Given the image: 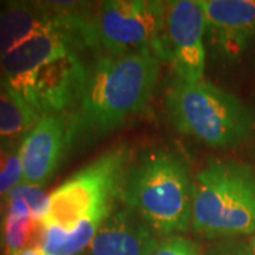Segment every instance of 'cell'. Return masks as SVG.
I'll use <instances>...</instances> for the list:
<instances>
[{"mask_svg": "<svg viewBox=\"0 0 255 255\" xmlns=\"http://www.w3.org/2000/svg\"><path fill=\"white\" fill-rule=\"evenodd\" d=\"M88 78V67L78 48H68L34 71L13 81H0L43 118L63 114L81 100Z\"/></svg>", "mask_w": 255, "mask_h": 255, "instance_id": "obj_7", "label": "cell"}, {"mask_svg": "<svg viewBox=\"0 0 255 255\" xmlns=\"http://www.w3.org/2000/svg\"><path fill=\"white\" fill-rule=\"evenodd\" d=\"M18 255H41L40 254V251L37 250L36 247H28L26 250H23L21 253Z\"/></svg>", "mask_w": 255, "mask_h": 255, "instance_id": "obj_20", "label": "cell"}, {"mask_svg": "<svg viewBox=\"0 0 255 255\" xmlns=\"http://www.w3.org/2000/svg\"><path fill=\"white\" fill-rule=\"evenodd\" d=\"M159 60L150 51L101 54L91 68L80 100V128L114 130L143 110L155 91Z\"/></svg>", "mask_w": 255, "mask_h": 255, "instance_id": "obj_1", "label": "cell"}, {"mask_svg": "<svg viewBox=\"0 0 255 255\" xmlns=\"http://www.w3.org/2000/svg\"><path fill=\"white\" fill-rule=\"evenodd\" d=\"M152 255H203L193 241L180 236L166 237L155 248Z\"/></svg>", "mask_w": 255, "mask_h": 255, "instance_id": "obj_18", "label": "cell"}, {"mask_svg": "<svg viewBox=\"0 0 255 255\" xmlns=\"http://www.w3.org/2000/svg\"><path fill=\"white\" fill-rule=\"evenodd\" d=\"M159 244L156 233L130 210H118L98 230L90 255H152Z\"/></svg>", "mask_w": 255, "mask_h": 255, "instance_id": "obj_11", "label": "cell"}, {"mask_svg": "<svg viewBox=\"0 0 255 255\" xmlns=\"http://www.w3.org/2000/svg\"><path fill=\"white\" fill-rule=\"evenodd\" d=\"M81 255H84V254H81Z\"/></svg>", "mask_w": 255, "mask_h": 255, "instance_id": "obj_24", "label": "cell"}, {"mask_svg": "<svg viewBox=\"0 0 255 255\" xmlns=\"http://www.w3.org/2000/svg\"><path fill=\"white\" fill-rule=\"evenodd\" d=\"M214 53L237 58L255 33V0H197Z\"/></svg>", "mask_w": 255, "mask_h": 255, "instance_id": "obj_10", "label": "cell"}, {"mask_svg": "<svg viewBox=\"0 0 255 255\" xmlns=\"http://www.w3.org/2000/svg\"><path fill=\"white\" fill-rule=\"evenodd\" d=\"M9 196L20 197L21 200L28 206L31 217L36 223H43L46 217L47 210L50 206V194L41 190V187H34V186H27V184H18L14 190L10 193Z\"/></svg>", "mask_w": 255, "mask_h": 255, "instance_id": "obj_17", "label": "cell"}, {"mask_svg": "<svg viewBox=\"0 0 255 255\" xmlns=\"http://www.w3.org/2000/svg\"><path fill=\"white\" fill-rule=\"evenodd\" d=\"M210 255H253L251 250L244 244H220L211 250Z\"/></svg>", "mask_w": 255, "mask_h": 255, "instance_id": "obj_19", "label": "cell"}, {"mask_svg": "<svg viewBox=\"0 0 255 255\" xmlns=\"http://www.w3.org/2000/svg\"><path fill=\"white\" fill-rule=\"evenodd\" d=\"M51 23L48 3L13 1L0 10V58Z\"/></svg>", "mask_w": 255, "mask_h": 255, "instance_id": "obj_12", "label": "cell"}, {"mask_svg": "<svg viewBox=\"0 0 255 255\" xmlns=\"http://www.w3.org/2000/svg\"><path fill=\"white\" fill-rule=\"evenodd\" d=\"M122 199L156 234L170 237L190 227L193 180L187 164L173 152H150L130 166Z\"/></svg>", "mask_w": 255, "mask_h": 255, "instance_id": "obj_2", "label": "cell"}, {"mask_svg": "<svg viewBox=\"0 0 255 255\" xmlns=\"http://www.w3.org/2000/svg\"><path fill=\"white\" fill-rule=\"evenodd\" d=\"M191 227L209 238L255 233L254 170L236 160H210L193 180Z\"/></svg>", "mask_w": 255, "mask_h": 255, "instance_id": "obj_3", "label": "cell"}, {"mask_svg": "<svg viewBox=\"0 0 255 255\" xmlns=\"http://www.w3.org/2000/svg\"><path fill=\"white\" fill-rule=\"evenodd\" d=\"M3 203H6L4 200H0V219H1V216H3V213H4V204ZM1 223V221H0Z\"/></svg>", "mask_w": 255, "mask_h": 255, "instance_id": "obj_21", "label": "cell"}, {"mask_svg": "<svg viewBox=\"0 0 255 255\" xmlns=\"http://www.w3.org/2000/svg\"><path fill=\"white\" fill-rule=\"evenodd\" d=\"M23 180L21 159L11 142H0V200L6 197Z\"/></svg>", "mask_w": 255, "mask_h": 255, "instance_id": "obj_16", "label": "cell"}, {"mask_svg": "<svg viewBox=\"0 0 255 255\" xmlns=\"http://www.w3.org/2000/svg\"><path fill=\"white\" fill-rule=\"evenodd\" d=\"M40 119L31 107L0 84V142L24 137Z\"/></svg>", "mask_w": 255, "mask_h": 255, "instance_id": "obj_15", "label": "cell"}, {"mask_svg": "<svg viewBox=\"0 0 255 255\" xmlns=\"http://www.w3.org/2000/svg\"><path fill=\"white\" fill-rule=\"evenodd\" d=\"M166 108L180 132L213 147L240 145L255 129L253 110L209 81L176 80L166 95Z\"/></svg>", "mask_w": 255, "mask_h": 255, "instance_id": "obj_4", "label": "cell"}, {"mask_svg": "<svg viewBox=\"0 0 255 255\" xmlns=\"http://www.w3.org/2000/svg\"><path fill=\"white\" fill-rule=\"evenodd\" d=\"M166 36L170 61L179 81H203L206 68V17L196 0L166 1Z\"/></svg>", "mask_w": 255, "mask_h": 255, "instance_id": "obj_9", "label": "cell"}, {"mask_svg": "<svg viewBox=\"0 0 255 255\" xmlns=\"http://www.w3.org/2000/svg\"><path fill=\"white\" fill-rule=\"evenodd\" d=\"M100 228L97 223H82L74 231L41 226L36 248L41 255H81L90 248Z\"/></svg>", "mask_w": 255, "mask_h": 255, "instance_id": "obj_14", "label": "cell"}, {"mask_svg": "<svg viewBox=\"0 0 255 255\" xmlns=\"http://www.w3.org/2000/svg\"><path fill=\"white\" fill-rule=\"evenodd\" d=\"M0 241H1V238H0Z\"/></svg>", "mask_w": 255, "mask_h": 255, "instance_id": "obj_23", "label": "cell"}, {"mask_svg": "<svg viewBox=\"0 0 255 255\" xmlns=\"http://www.w3.org/2000/svg\"><path fill=\"white\" fill-rule=\"evenodd\" d=\"M130 153L117 146L84 166L50 194V206L41 226L74 231L82 223L104 224L122 196Z\"/></svg>", "mask_w": 255, "mask_h": 255, "instance_id": "obj_5", "label": "cell"}, {"mask_svg": "<svg viewBox=\"0 0 255 255\" xmlns=\"http://www.w3.org/2000/svg\"><path fill=\"white\" fill-rule=\"evenodd\" d=\"M80 129L77 114L63 112L40 119L18 147L23 184L44 186L60 167Z\"/></svg>", "mask_w": 255, "mask_h": 255, "instance_id": "obj_8", "label": "cell"}, {"mask_svg": "<svg viewBox=\"0 0 255 255\" xmlns=\"http://www.w3.org/2000/svg\"><path fill=\"white\" fill-rule=\"evenodd\" d=\"M166 1L108 0L92 10L88 44L102 55L150 51L159 61H170L166 36Z\"/></svg>", "mask_w": 255, "mask_h": 255, "instance_id": "obj_6", "label": "cell"}, {"mask_svg": "<svg viewBox=\"0 0 255 255\" xmlns=\"http://www.w3.org/2000/svg\"><path fill=\"white\" fill-rule=\"evenodd\" d=\"M7 209L0 223L4 255H18L28 247H36L41 224L36 223L28 206L20 197L7 196Z\"/></svg>", "mask_w": 255, "mask_h": 255, "instance_id": "obj_13", "label": "cell"}, {"mask_svg": "<svg viewBox=\"0 0 255 255\" xmlns=\"http://www.w3.org/2000/svg\"><path fill=\"white\" fill-rule=\"evenodd\" d=\"M253 255H255V244H254V253H253Z\"/></svg>", "mask_w": 255, "mask_h": 255, "instance_id": "obj_22", "label": "cell"}]
</instances>
